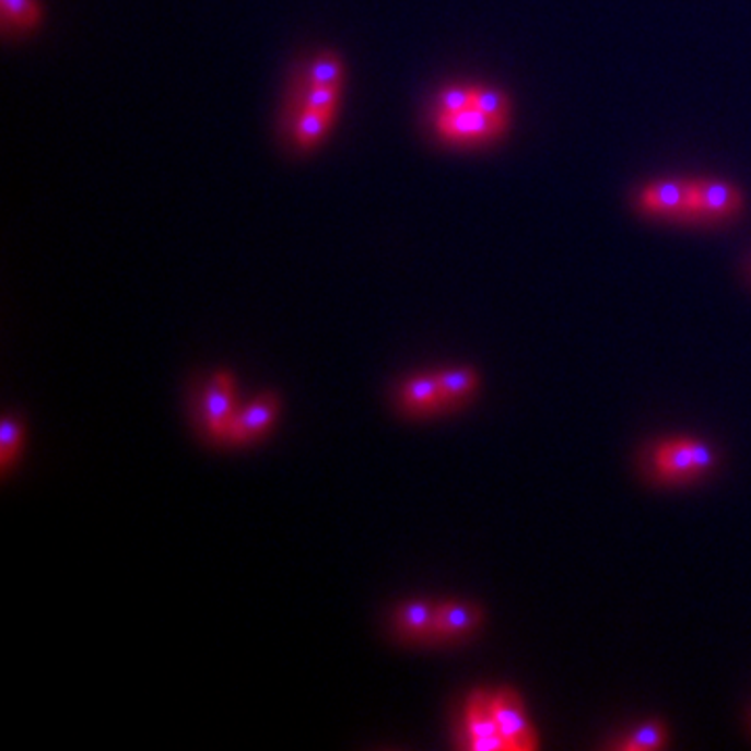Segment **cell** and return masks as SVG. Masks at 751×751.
I'll return each instance as SVG.
<instances>
[{
	"label": "cell",
	"mask_w": 751,
	"mask_h": 751,
	"mask_svg": "<svg viewBox=\"0 0 751 751\" xmlns=\"http://www.w3.org/2000/svg\"><path fill=\"white\" fill-rule=\"evenodd\" d=\"M505 128L507 119L484 114L477 107L461 112H436L434 115L436 137L449 144H479L500 137Z\"/></svg>",
	"instance_id": "1"
},
{
	"label": "cell",
	"mask_w": 751,
	"mask_h": 751,
	"mask_svg": "<svg viewBox=\"0 0 751 751\" xmlns=\"http://www.w3.org/2000/svg\"><path fill=\"white\" fill-rule=\"evenodd\" d=\"M709 463H712L709 447L689 438L666 441L654 454L656 472L664 480L693 479L707 470Z\"/></svg>",
	"instance_id": "2"
},
{
	"label": "cell",
	"mask_w": 751,
	"mask_h": 751,
	"mask_svg": "<svg viewBox=\"0 0 751 751\" xmlns=\"http://www.w3.org/2000/svg\"><path fill=\"white\" fill-rule=\"evenodd\" d=\"M493 712L507 751H532L539 748L537 732L530 727L523 700L512 689H501L493 695Z\"/></svg>",
	"instance_id": "3"
},
{
	"label": "cell",
	"mask_w": 751,
	"mask_h": 751,
	"mask_svg": "<svg viewBox=\"0 0 751 751\" xmlns=\"http://www.w3.org/2000/svg\"><path fill=\"white\" fill-rule=\"evenodd\" d=\"M466 735L468 748L474 751H507L501 737L495 712H493V695L486 691H474L466 704Z\"/></svg>",
	"instance_id": "4"
},
{
	"label": "cell",
	"mask_w": 751,
	"mask_h": 751,
	"mask_svg": "<svg viewBox=\"0 0 751 751\" xmlns=\"http://www.w3.org/2000/svg\"><path fill=\"white\" fill-rule=\"evenodd\" d=\"M234 415V380L224 372L215 374L207 387L203 401L207 431L218 438H226Z\"/></svg>",
	"instance_id": "5"
},
{
	"label": "cell",
	"mask_w": 751,
	"mask_h": 751,
	"mask_svg": "<svg viewBox=\"0 0 751 751\" xmlns=\"http://www.w3.org/2000/svg\"><path fill=\"white\" fill-rule=\"evenodd\" d=\"M741 209V192L727 183H691V215L727 218Z\"/></svg>",
	"instance_id": "6"
},
{
	"label": "cell",
	"mask_w": 751,
	"mask_h": 751,
	"mask_svg": "<svg viewBox=\"0 0 751 751\" xmlns=\"http://www.w3.org/2000/svg\"><path fill=\"white\" fill-rule=\"evenodd\" d=\"M278 410H280V403L273 395L257 397L250 406L234 415L226 438L232 443H247L261 436L272 426Z\"/></svg>",
	"instance_id": "7"
},
{
	"label": "cell",
	"mask_w": 751,
	"mask_h": 751,
	"mask_svg": "<svg viewBox=\"0 0 751 751\" xmlns=\"http://www.w3.org/2000/svg\"><path fill=\"white\" fill-rule=\"evenodd\" d=\"M649 213L691 215V183H658L647 186L638 199Z\"/></svg>",
	"instance_id": "8"
},
{
	"label": "cell",
	"mask_w": 751,
	"mask_h": 751,
	"mask_svg": "<svg viewBox=\"0 0 751 751\" xmlns=\"http://www.w3.org/2000/svg\"><path fill=\"white\" fill-rule=\"evenodd\" d=\"M480 622V610L470 603H438L434 612V637H457Z\"/></svg>",
	"instance_id": "9"
},
{
	"label": "cell",
	"mask_w": 751,
	"mask_h": 751,
	"mask_svg": "<svg viewBox=\"0 0 751 751\" xmlns=\"http://www.w3.org/2000/svg\"><path fill=\"white\" fill-rule=\"evenodd\" d=\"M0 15H2L4 32L15 34V36H25V34L36 32L45 20V13L38 0H0Z\"/></svg>",
	"instance_id": "10"
},
{
	"label": "cell",
	"mask_w": 751,
	"mask_h": 751,
	"mask_svg": "<svg viewBox=\"0 0 751 751\" xmlns=\"http://www.w3.org/2000/svg\"><path fill=\"white\" fill-rule=\"evenodd\" d=\"M335 119H337V109H312V107H307L296 121L293 144L305 153L314 151L330 132Z\"/></svg>",
	"instance_id": "11"
},
{
	"label": "cell",
	"mask_w": 751,
	"mask_h": 751,
	"mask_svg": "<svg viewBox=\"0 0 751 751\" xmlns=\"http://www.w3.org/2000/svg\"><path fill=\"white\" fill-rule=\"evenodd\" d=\"M309 73L307 68L296 69L291 86L284 96L282 103V114H280V132L293 140V132H295L296 121L307 109V94H309Z\"/></svg>",
	"instance_id": "12"
},
{
	"label": "cell",
	"mask_w": 751,
	"mask_h": 751,
	"mask_svg": "<svg viewBox=\"0 0 751 751\" xmlns=\"http://www.w3.org/2000/svg\"><path fill=\"white\" fill-rule=\"evenodd\" d=\"M401 399H403V406L408 410L418 411V413H429V411L438 410L447 403L434 374L433 376L411 378L403 388Z\"/></svg>",
	"instance_id": "13"
},
{
	"label": "cell",
	"mask_w": 751,
	"mask_h": 751,
	"mask_svg": "<svg viewBox=\"0 0 751 751\" xmlns=\"http://www.w3.org/2000/svg\"><path fill=\"white\" fill-rule=\"evenodd\" d=\"M436 606L426 601H411L397 612V626L410 637L433 635Z\"/></svg>",
	"instance_id": "14"
},
{
	"label": "cell",
	"mask_w": 751,
	"mask_h": 751,
	"mask_svg": "<svg viewBox=\"0 0 751 751\" xmlns=\"http://www.w3.org/2000/svg\"><path fill=\"white\" fill-rule=\"evenodd\" d=\"M434 376H436V380L441 385V390H443L447 403L466 399L468 395H472L477 387H479V376L470 367L443 369V372H436Z\"/></svg>",
	"instance_id": "15"
},
{
	"label": "cell",
	"mask_w": 751,
	"mask_h": 751,
	"mask_svg": "<svg viewBox=\"0 0 751 751\" xmlns=\"http://www.w3.org/2000/svg\"><path fill=\"white\" fill-rule=\"evenodd\" d=\"M309 86H342L344 66L337 52L324 50L307 66Z\"/></svg>",
	"instance_id": "16"
},
{
	"label": "cell",
	"mask_w": 751,
	"mask_h": 751,
	"mask_svg": "<svg viewBox=\"0 0 751 751\" xmlns=\"http://www.w3.org/2000/svg\"><path fill=\"white\" fill-rule=\"evenodd\" d=\"M22 422L13 415H4L0 424V468L7 474L22 449Z\"/></svg>",
	"instance_id": "17"
},
{
	"label": "cell",
	"mask_w": 751,
	"mask_h": 751,
	"mask_svg": "<svg viewBox=\"0 0 751 751\" xmlns=\"http://www.w3.org/2000/svg\"><path fill=\"white\" fill-rule=\"evenodd\" d=\"M666 746V729L660 723H649L635 730L624 743H620L622 751H652L660 750Z\"/></svg>",
	"instance_id": "18"
},
{
	"label": "cell",
	"mask_w": 751,
	"mask_h": 751,
	"mask_svg": "<svg viewBox=\"0 0 751 751\" xmlns=\"http://www.w3.org/2000/svg\"><path fill=\"white\" fill-rule=\"evenodd\" d=\"M470 107H477L484 114L503 117V119H507V115H509V103H507L505 94L491 91V89H472Z\"/></svg>",
	"instance_id": "19"
},
{
	"label": "cell",
	"mask_w": 751,
	"mask_h": 751,
	"mask_svg": "<svg viewBox=\"0 0 751 751\" xmlns=\"http://www.w3.org/2000/svg\"><path fill=\"white\" fill-rule=\"evenodd\" d=\"M341 86H312L307 94V107L312 109H339Z\"/></svg>",
	"instance_id": "20"
},
{
	"label": "cell",
	"mask_w": 751,
	"mask_h": 751,
	"mask_svg": "<svg viewBox=\"0 0 751 751\" xmlns=\"http://www.w3.org/2000/svg\"><path fill=\"white\" fill-rule=\"evenodd\" d=\"M436 112H461L472 103V89H447L438 94Z\"/></svg>",
	"instance_id": "21"
}]
</instances>
